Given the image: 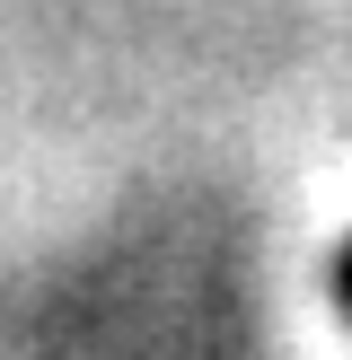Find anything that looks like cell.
<instances>
[{
    "label": "cell",
    "instance_id": "obj_1",
    "mask_svg": "<svg viewBox=\"0 0 352 360\" xmlns=\"http://www.w3.org/2000/svg\"><path fill=\"white\" fill-rule=\"evenodd\" d=\"M334 299H344V316H352V246L334 255Z\"/></svg>",
    "mask_w": 352,
    "mask_h": 360
}]
</instances>
